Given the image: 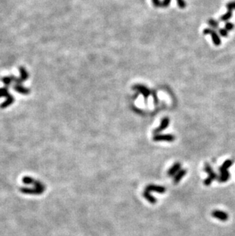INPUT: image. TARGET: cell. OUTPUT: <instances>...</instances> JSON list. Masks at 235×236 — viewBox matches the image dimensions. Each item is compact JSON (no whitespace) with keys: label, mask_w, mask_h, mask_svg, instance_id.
Masks as SVG:
<instances>
[{"label":"cell","mask_w":235,"mask_h":236,"mask_svg":"<svg viewBox=\"0 0 235 236\" xmlns=\"http://www.w3.org/2000/svg\"><path fill=\"white\" fill-rule=\"evenodd\" d=\"M133 89H134V90L138 91L140 93H141V94L143 96V97H144V99H145V100H147L148 96H150V94H151V90H150L147 87H146L145 86L134 85V87H133Z\"/></svg>","instance_id":"cell-6"},{"label":"cell","mask_w":235,"mask_h":236,"mask_svg":"<svg viewBox=\"0 0 235 236\" xmlns=\"http://www.w3.org/2000/svg\"><path fill=\"white\" fill-rule=\"evenodd\" d=\"M153 140L154 141L172 142L175 140V136L173 135H156L154 136Z\"/></svg>","instance_id":"cell-4"},{"label":"cell","mask_w":235,"mask_h":236,"mask_svg":"<svg viewBox=\"0 0 235 236\" xmlns=\"http://www.w3.org/2000/svg\"><path fill=\"white\" fill-rule=\"evenodd\" d=\"M14 89H15L17 92H19V93H21V94L23 95H27L30 93L29 89L25 88V87H24L22 85H20V84H15V87H14Z\"/></svg>","instance_id":"cell-10"},{"label":"cell","mask_w":235,"mask_h":236,"mask_svg":"<svg viewBox=\"0 0 235 236\" xmlns=\"http://www.w3.org/2000/svg\"><path fill=\"white\" fill-rule=\"evenodd\" d=\"M203 34L204 35H210L211 36V38H212V41H213L214 44L216 45V46H218L221 44V41L220 37L218 36V33L215 32V30L212 29V28H205V29L203 31Z\"/></svg>","instance_id":"cell-3"},{"label":"cell","mask_w":235,"mask_h":236,"mask_svg":"<svg viewBox=\"0 0 235 236\" xmlns=\"http://www.w3.org/2000/svg\"><path fill=\"white\" fill-rule=\"evenodd\" d=\"M169 118H163L161 121V123H160V126L156 128L154 131V135H158L159 133H160L161 131H163L164 130H165V129L167 128L168 126H169Z\"/></svg>","instance_id":"cell-7"},{"label":"cell","mask_w":235,"mask_h":236,"mask_svg":"<svg viewBox=\"0 0 235 236\" xmlns=\"http://www.w3.org/2000/svg\"><path fill=\"white\" fill-rule=\"evenodd\" d=\"M2 81L3 82L4 84L6 86V87H9L10 86V84L12 83V76L10 77H5L2 79Z\"/></svg>","instance_id":"cell-20"},{"label":"cell","mask_w":235,"mask_h":236,"mask_svg":"<svg viewBox=\"0 0 235 236\" xmlns=\"http://www.w3.org/2000/svg\"><path fill=\"white\" fill-rule=\"evenodd\" d=\"M153 4L155 7H162L165 8L169 6L171 0H164V1H160V0H152Z\"/></svg>","instance_id":"cell-11"},{"label":"cell","mask_w":235,"mask_h":236,"mask_svg":"<svg viewBox=\"0 0 235 236\" xmlns=\"http://www.w3.org/2000/svg\"><path fill=\"white\" fill-rule=\"evenodd\" d=\"M226 7H227L228 10L233 11V9H235V1L228 2V3L226 5Z\"/></svg>","instance_id":"cell-22"},{"label":"cell","mask_w":235,"mask_h":236,"mask_svg":"<svg viewBox=\"0 0 235 236\" xmlns=\"http://www.w3.org/2000/svg\"><path fill=\"white\" fill-rule=\"evenodd\" d=\"M231 177V173H229V171H225L221 173L220 177H218V181L220 183H224L226 181H228L230 179Z\"/></svg>","instance_id":"cell-16"},{"label":"cell","mask_w":235,"mask_h":236,"mask_svg":"<svg viewBox=\"0 0 235 236\" xmlns=\"http://www.w3.org/2000/svg\"><path fill=\"white\" fill-rule=\"evenodd\" d=\"M19 71H20V77L19 78L13 77V76H12V81L15 82V84H20V85H22L23 82H25V80L28 79L29 75H28V71L23 66H20L19 67Z\"/></svg>","instance_id":"cell-2"},{"label":"cell","mask_w":235,"mask_h":236,"mask_svg":"<svg viewBox=\"0 0 235 236\" xmlns=\"http://www.w3.org/2000/svg\"><path fill=\"white\" fill-rule=\"evenodd\" d=\"M180 170H181V164H180V163H176V164H173V167L168 170L167 174L169 176H170V177H172V176H174L175 174H176V173H178Z\"/></svg>","instance_id":"cell-9"},{"label":"cell","mask_w":235,"mask_h":236,"mask_svg":"<svg viewBox=\"0 0 235 236\" xmlns=\"http://www.w3.org/2000/svg\"><path fill=\"white\" fill-rule=\"evenodd\" d=\"M208 23L211 26V28H214V29H218L219 28V23L218 21L215 20V19H210L208 21Z\"/></svg>","instance_id":"cell-18"},{"label":"cell","mask_w":235,"mask_h":236,"mask_svg":"<svg viewBox=\"0 0 235 236\" xmlns=\"http://www.w3.org/2000/svg\"><path fill=\"white\" fill-rule=\"evenodd\" d=\"M143 197L145 198V199H147L149 203H152V204H155V203H156V198L154 197L153 196H151V193H150V192H148V191H147V190H145V191L143 192Z\"/></svg>","instance_id":"cell-15"},{"label":"cell","mask_w":235,"mask_h":236,"mask_svg":"<svg viewBox=\"0 0 235 236\" xmlns=\"http://www.w3.org/2000/svg\"><path fill=\"white\" fill-rule=\"evenodd\" d=\"M234 25L232 23V22H227L225 24V26H224V28H225L227 31H228V32H230V31H232V30L234 28Z\"/></svg>","instance_id":"cell-21"},{"label":"cell","mask_w":235,"mask_h":236,"mask_svg":"<svg viewBox=\"0 0 235 236\" xmlns=\"http://www.w3.org/2000/svg\"><path fill=\"white\" fill-rule=\"evenodd\" d=\"M219 34L221 36H222L223 38H227L228 36V31L225 29V28H221L218 30Z\"/></svg>","instance_id":"cell-23"},{"label":"cell","mask_w":235,"mask_h":236,"mask_svg":"<svg viewBox=\"0 0 235 236\" xmlns=\"http://www.w3.org/2000/svg\"><path fill=\"white\" fill-rule=\"evenodd\" d=\"M232 164H233V160H227V161H224V162L223 163L222 165L220 167V168H219V172L221 173H223V172L228 171V169L232 166Z\"/></svg>","instance_id":"cell-12"},{"label":"cell","mask_w":235,"mask_h":236,"mask_svg":"<svg viewBox=\"0 0 235 236\" xmlns=\"http://www.w3.org/2000/svg\"><path fill=\"white\" fill-rule=\"evenodd\" d=\"M10 93L9 92V89L8 87H2V88H0V98L2 97H6L7 98L8 96H10Z\"/></svg>","instance_id":"cell-17"},{"label":"cell","mask_w":235,"mask_h":236,"mask_svg":"<svg viewBox=\"0 0 235 236\" xmlns=\"http://www.w3.org/2000/svg\"><path fill=\"white\" fill-rule=\"evenodd\" d=\"M14 102H15V98H14V96H13L12 95H10L9 96H8V97L6 98V101L4 102L3 103L1 104L0 108H1V109H6V108L10 106Z\"/></svg>","instance_id":"cell-14"},{"label":"cell","mask_w":235,"mask_h":236,"mask_svg":"<svg viewBox=\"0 0 235 236\" xmlns=\"http://www.w3.org/2000/svg\"><path fill=\"white\" fill-rule=\"evenodd\" d=\"M231 17H232V11L228 10V12H227L224 15H223L221 17L220 19L221 21H223V22H227V21L229 20Z\"/></svg>","instance_id":"cell-19"},{"label":"cell","mask_w":235,"mask_h":236,"mask_svg":"<svg viewBox=\"0 0 235 236\" xmlns=\"http://www.w3.org/2000/svg\"><path fill=\"white\" fill-rule=\"evenodd\" d=\"M205 171L208 174V178H206V179L204 180V184L205 185V186H210V185L211 184L212 181L215 180L216 179H218V175L214 172L213 169H212V167H211V165H210L209 164H208V163H206V164H205Z\"/></svg>","instance_id":"cell-1"},{"label":"cell","mask_w":235,"mask_h":236,"mask_svg":"<svg viewBox=\"0 0 235 236\" xmlns=\"http://www.w3.org/2000/svg\"><path fill=\"white\" fill-rule=\"evenodd\" d=\"M211 216L215 219H218V220L222 222H226L229 218V216L227 212L221 210H214L211 212Z\"/></svg>","instance_id":"cell-5"},{"label":"cell","mask_w":235,"mask_h":236,"mask_svg":"<svg viewBox=\"0 0 235 236\" xmlns=\"http://www.w3.org/2000/svg\"><path fill=\"white\" fill-rule=\"evenodd\" d=\"M186 173H187L186 170L181 169V170H180L178 173H176V175H175L174 178H173V183H174L175 184H177V183H178L181 180H182V177L186 175Z\"/></svg>","instance_id":"cell-13"},{"label":"cell","mask_w":235,"mask_h":236,"mask_svg":"<svg viewBox=\"0 0 235 236\" xmlns=\"http://www.w3.org/2000/svg\"><path fill=\"white\" fill-rule=\"evenodd\" d=\"M176 1H177L178 6L180 8V9H184V8H186V3L184 0H176Z\"/></svg>","instance_id":"cell-24"},{"label":"cell","mask_w":235,"mask_h":236,"mask_svg":"<svg viewBox=\"0 0 235 236\" xmlns=\"http://www.w3.org/2000/svg\"><path fill=\"white\" fill-rule=\"evenodd\" d=\"M145 190L151 192V191H154V192L160 193H164L166 192V189L164 186H157V185H148L146 187Z\"/></svg>","instance_id":"cell-8"}]
</instances>
